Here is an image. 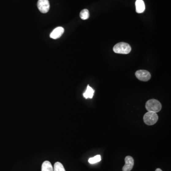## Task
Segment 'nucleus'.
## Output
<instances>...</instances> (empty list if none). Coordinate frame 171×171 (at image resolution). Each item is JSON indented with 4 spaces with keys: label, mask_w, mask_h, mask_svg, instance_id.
Here are the masks:
<instances>
[{
    "label": "nucleus",
    "mask_w": 171,
    "mask_h": 171,
    "mask_svg": "<svg viewBox=\"0 0 171 171\" xmlns=\"http://www.w3.org/2000/svg\"><path fill=\"white\" fill-rule=\"evenodd\" d=\"M162 108L161 104L156 99H150L146 104V109L149 112L158 113L161 110Z\"/></svg>",
    "instance_id": "obj_1"
},
{
    "label": "nucleus",
    "mask_w": 171,
    "mask_h": 171,
    "mask_svg": "<svg viewBox=\"0 0 171 171\" xmlns=\"http://www.w3.org/2000/svg\"><path fill=\"white\" fill-rule=\"evenodd\" d=\"M113 51L118 54H127L131 51V47L126 42H120L114 46Z\"/></svg>",
    "instance_id": "obj_2"
},
{
    "label": "nucleus",
    "mask_w": 171,
    "mask_h": 171,
    "mask_svg": "<svg viewBox=\"0 0 171 171\" xmlns=\"http://www.w3.org/2000/svg\"><path fill=\"white\" fill-rule=\"evenodd\" d=\"M143 120L147 125L152 126L158 122V116L156 113L148 111L144 115Z\"/></svg>",
    "instance_id": "obj_3"
},
{
    "label": "nucleus",
    "mask_w": 171,
    "mask_h": 171,
    "mask_svg": "<svg viewBox=\"0 0 171 171\" xmlns=\"http://www.w3.org/2000/svg\"><path fill=\"white\" fill-rule=\"evenodd\" d=\"M135 75L137 79L142 82H147L150 80L151 78L150 72L146 70H139L136 71Z\"/></svg>",
    "instance_id": "obj_4"
},
{
    "label": "nucleus",
    "mask_w": 171,
    "mask_h": 171,
    "mask_svg": "<svg viewBox=\"0 0 171 171\" xmlns=\"http://www.w3.org/2000/svg\"><path fill=\"white\" fill-rule=\"evenodd\" d=\"M37 6L41 13H46L50 10V2L48 0H38Z\"/></svg>",
    "instance_id": "obj_5"
},
{
    "label": "nucleus",
    "mask_w": 171,
    "mask_h": 171,
    "mask_svg": "<svg viewBox=\"0 0 171 171\" xmlns=\"http://www.w3.org/2000/svg\"><path fill=\"white\" fill-rule=\"evenodd\" d=\"M125 165L123 167V171H131L134 165V160L131 156H126L125 159Z\"/></svg>",
    "instance_id": "obj_6"
},
{
    "label": "nucleus",
    "mask_w": 171,
    "mask_h": 171,
    "mask_svg": "<svg viewBox=\"0 0 171 171\" xmlns=\"http://www.w3.org/2000/svg\"><path fill=\"white\" fill-rule=\"evenodd\" d=\"M64 29L62 27L56 28L50 34V37L53 39H57L63 34Z\"/></svg>",
    "instance_id": "obj_7"
},
{
    "label": "nucleus",
    "mask_w": 171,
    "mask_h": 171,
    "mask_svg": "<svg viewBox=\"0 0 171 171\" xmlns=\"http://www.w3.org/2000/svg\"><path fill=\"white\" fill-rule=\"evenodd\" d=\"M135 4L136 13H141L145 11L146 6L143 0H136Z\"/></svg>",
    "instance_id": "obj_8"
},
{
    "label": "nucleus",
    "mask_w": 171,
    "mask_h": 171,
    "mask_svg": "<svg viewBox=\"0 0 171 171\" xmlns=\"http://www.w3.org/2000/svg\"><path fill=\"white\" fill-rule=\"evenodd\" d=\"M94 92H95V90L91 87H90L88 85L87 89L83 93L84 97L86 99L89 98H92L94 96Z\"/></svg>",
    "instance_id": "obj_9"
},
{
    "label": "nucleus",
    "mask_w": 171,
    "mask_h": 171,
    "mask_svg": "<svg viewBox=\"0 0 171 171\" xmlns=\"http://www.w3.org/2000/svg\"><path fill=\"white\" fill-rule=\"evenodd\" d=\"M41 171H53V167L48 161L44 162L41 166Z\"/></svg>",
    "instance_id": "obj_10"
},
{
    "label": "nucleus",
    "mask_w": 171,
    "mask_h": 171,
    "mask_svg": "<svg viewBox=\"0 0 171 171\" xmlns=\"http://www.w3.org/2000/svg\"><path fill=\"white\" fill-rule=\"evenodd\" d=\"M80 17L83 20H87L89 17V13L88 10L84 9L80 13Z\"/></svg>",
    "instance_id": "obj_11"
},
{
    "label": "nucleus",
    "mask_w": 171,
    "mask_h": 171,
    "mask_svg": "<svg viewBox=\"0 0 171 171\" xmlns=\"http://www.w3.org/2000/svg\"><path fill=\"white\" fill-rule=\"evenodd\" d=\"M53 171H66V170L63 164L58 162L54 164Z\"/></svg>",
    "instance_id": "obj_12"
},
{
    "label": "nucleus",
    "mask_w": 171,
    "mask_h": 171,
    "mask_svg": "<svg viewBox=\"0 0 171 171\" xmlns=\"http://www.w3.org/2000/svg\"><path fill=\"white\" fill-rule=\"evenodd\" d=\"M101 160V157L100 155H97L93 158H90L89 159V162L90 164H94L98 163Z\"/></svg>",
    "instance_id": "obj_13"
},
{
    "label": "nucleus",
    "mask_w": 171,
    "mask_h": 171,
    "mask_svg": "<svg viewBox=\"0 0 171 171\" xmlns=\"http://www.w3.org/2000/svg\"><path fill=\"white\" fill-rule=\"evenodd\" d=\"M155 171H163L161 169H160V168H157V169L155 170Z\"/></svg>",
    "instance_id": "obj_14"
}]
</instances>
